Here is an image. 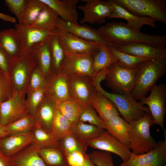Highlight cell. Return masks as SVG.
<instances>
[{
  "mask_svg": "<svg viewBox=\"0 0 166 166\" xmlns=\"http://www.w3.org/2000/svg\"><path fill=\"white\" fill-rule=\"evenodd\" d=\"M0 45L8 54L11 61L23 54L15 29L10 28L0 31Z\"/></svg>",
  "mask_w": 166,
  "mask_h": 166,
  "instance_id": "cell-26",
  "label": "cell"
},
{
  "mask_svg": "<svg viewBox=\"0 0 166 166\" xmlns=\"http://www.w3.org/2000/svg\"><path fill=\"white\" fill-rule=\"evenodd\" d=\"M60 72L69 78L76 76L95 77L92 67L93 56L65 55Z\"/></svg>",
  "mask_w": 166,
  "mask_h": 166,
  "instance_id": "cell-14",
  "label": "cell"
},
{
  "mask_svg": "<svg viewBox=\"0 0 166 166\" xmlns=\"http://www.w3.org/2000/svg\"><path fill=\"white\" fill-rule=\"evenodd\" d=\"M132 14L166 24V0H113Z\"/></svg>",
  "mask_w": 166,
  "mask_h": 166,
  "instance_id": "cell-5",
  "label": "cell"
},
{
  "mask_svg": "<svg viewBox=\"0 0 166 166\" xmlns=\"http://www.w3.org/2000/svg\"><path fill=\"white\" fill-rule=\"evenodd\" d=\"M112 8V13L109 18H121L127 21V25L131 28L138 31L144 25H148L156 28V22L153 18L148 17L136 16L115 3L113 0H109Z\"/></svg>",
  "mask_w": 166,
  "mask_h": 166,
  "instance_id": "cell-20",
  "label": "cell"
},
{
  "mask_svg": "<svg viewBox=\"0 0 166 166\" xmlns=\"http://www.w3.org/2000/svg\"><path fill=\"white\" fill-rule=\"evenodd\" d=\"M49 42L52 58V73H56L60 71L65 57V53L57 34H55L51 37Z\"/></svg>",
  "mask_w": 166,
  "mask_h": 166,
  "instance_id": "cell-35",
  "label": "cell"
},
{
  "mask_svg": "<svg viewBox=\"0 0 166 166\" xmlns=\"http://www.w3.org/2000/svg\"><path fill=\"white\" fill-rule=\"evenodd\" d=\"M53 9L62 20L78 24L77 5L79 0H41Z\"/></svg>",
  "mask_w": 166,
  "mask_h": 166,
  "instance_id": "cell-22",
  "label": "cell"
},
{
  "mask_svg": "<svg viewBox=\"0 0 166 166\" xmlns=\"http://www.w3.org/2000/svg\"><path fill=\"white\" fill-rule=\"evenodd\" d=\"M39 154L48 166H68L66 156L61 148H39Z\"/></svg>",
  "mask_w": 166,
  "mask_h": 166,
  "instance_id": "cell-32",
  "label": "cell"
},
{
  "mask_svg": "<svg viewBox=\"0 0 166 166\" xmlns=\"http://www.w3.org/2000/svg\"><path fill=\"white\" fill-rule=\"evenodd\" d=\"M31 133L32 144L39 148L50 147L60 148L59 140L51 132L45 130L37 123Z\"/></svg>",
  "mask_w": 166,
  "mask_h": 166,
  "instance_id": "cell-31",
  "label": "cell"
},
{
  "mask_svg": "<svg viewBox=\"0 0 166 166\" xmlns=\"http://www.w3.org/2000/svg\"><path fill=\"white\" fill-rule=\"evenodd\" d=\"M87 156L96 166H115L110 152L94 151L87 154Z\"/></svg>",
  "mask_w": 166,
  "mask_h": 166,
  "instance_id": "cell-45",
  "label": "cell"
},
{
  "mask_svg": "<svg viewBox=\"0 0 166 166\" xmlns=\"http://www.w3.org/2000/svg\"><path fill=\"white\" fill-rule=\"evenodd\" d=\"M37 65L36 61L31 53H24L11 61L9 74L14 92L24 95L26 94L30 77Z\"/></svg>",
  "mask_w": 166,
  "mask_h": 166,
  "instance_id": "cell-6",
  "label": "cell"
},
{
  "mask_svg": "<svg viewBox=\"0 0 166 166\" xmlns=\"http://www.w3.org/2000/svg\"><path fill=\"white\" fill-rule=\"evenodd\" d=\"M46 94L45 88L34 90L26 94V103L29 114L34 116L37 107Z\"/></svg>",
  "mask_w": 166,
  "mask_h": 166,
  "instance_id": "cell-42",
  "label": "cell"
},
{
  "mask_svg": "<svg viewBox=\"0 0 166 166\" xmlns=\"http://www.w3.org/2000/svg\"><path fill=\"white\" fill-rule=\"evenodd\" d=\"M106 72V69H105L97 74L93 77L94 85L97 89L113 104L120 115L125 121L129 123L150 113L148 107L135 100L131 94L110 93L104 89L101 86V82L105 79Z\"/></svg>",
  "mask_w": 166,
  "mask_h": 166,
  "instance_id": "cell-2",
  "label": "cell"
},
{
  "mask_svg": "<svg viewBox=\"0 0 166 166\" xmlns=\"http://www.w3.org/2000/svg\"><path fill=\"white\" fill-rule=\"evenodd\" d=\"M36 123L34 117L28 114L6 126L10 135L31 132Z\"/></svg>",
  "mask_w": 166,
  "mask_h": 166,
  "instance_id": "cell-39",
  "label": "cell"
},
{
  "mask_svg": "<svg viewBox=\"0 0 166 166\" xmlns=\"http://www.w3.org/2000/svg\"><path fill=\"white\" fill-rule=\"evenodd\" d=\"M59 17L53 9L46 5L30 26L56 34L58 29Z\"/></svg>",
  "mask_w": 166,
  "mask_h": 166,
  "instance_id": "cell-29",
  "label": "cell"
},
{
  "mask_svg": "<svg viewBox=\"0 0 166 166\" xmlns=\"http://www.w3.org/2000/svg\"><path fill=\"white\" fill-rule=\"evenodd\" d=\"M15 27L23 54L31 53L34 48L49 40L55 34L19 23Z\"/></svg>",
  "mask_w": 166,
  "mask_h": 166,
  "instance_id": "cell-13",
  "label": "cell"
},
{
  "mask_svg": "<svg viewBox=\"0 0 166 166\" xmlns=\"http://www.w3.org/2000/svg\"><path fill=\"white\" fill-rule=\"evenodd\" d=\"M59 30L69 33L83 39L96 42L101 46L109 44L101 37L97 29L85 25L66 22L59 17L57 19Z\"/></svg>",
  "mask_w": 166,
  "mask_h": 166,
  "instance_id": "cell-19",
  "label": "cell"
},
{
  "mask_svg": "<svg viewBox=\"0 0 166 166\" xmlns=\"http://www.w3.org/2000/svg\"><path fill=\"white\" fill-rule=\"evenodd\" d=\"M136 69L124 68L118 62L112 64L107 68L105 76L107 85L116 93L131 94L135 85Z\"/></svg>",
  "mask_w": 166,
  "mask_h": 166,
  "instance_id": "cell-7",
  "label": "cell"
},
{
  "mask_svg": "<svg viewBox=\"0 0 166 166\" xmlns=\"http://www.w3.org/2000/svg\"><path fill=\"white\" fill-rule=\"evenodd\" d=\"M80 166H96L90 160L88 156L85 162Z\"/></svg>",
  "mask_w": 166,
  "mask_h": 166,
  "instance_id": "cell-52",
  "label": "cell"
},
{
  "mask_svg": "<svg viewBox=\"0 0 166 166\" xmlns=\"http://www.w3.org/2000/svg\"><path fill=\"white\" fill-rule=\"evenodd\" d=\"M78 121L83 123L88 122L106 130L104 122L99 117L96 112L90 104L81 106Z\"/></svg>",
  "mask_w": 166,
  "mask_h": 166,
  "instance_id": "cell-41",
  "label": "cell"
},
{
  "mask_svg": "<svg viewBox=\"0 0 166 166\" xmlns=\"http://www.w3.org/2000/svg\"><path fill=\"white\" fill-rule=\"evenodd\" d=\"M46 84L47 78L37 65L30 77L26 94L34 90L45 88Z\"/></svg>",
  "mask_w": 166,
  "mask_h": 166,
  "instance_id": "cell-44",
  "label": "cell"
},
{
  "mask_svg": "<svg viewBox=\"0 0 166 166\" xmlns=\"http://www.w3.org/2000/svg\"><path fill=\"white\" fill-rule=\"evenodd\" d=\"M97 30L102 38L109 43L121 44L130 42H139L160 47H165L166 45V35L144 33L122 22L108 23Z\"/></svg>",
  "mask_w": 166,
  "mask_h": 166,
  "instance_id": "cell-1",
  "label": "cell"
},
{
  "mask_svg": "<svg viewBox=\"0 0 166 166\" xmlns=\"http://www.w3.org/2000/svg\"><path fill=\"white\" fill-rule=\"evenodd\" d=\"M0 19L2 20L13 23L16 22V19L13 17L0 12Z\"/></svg>",
  "mask_w": 166,
  "mask_h": 166,
  "instance_id": "cell-50",
  "label": "cell"
},
{
  "mask_svg": "<svg viewBox=\"0 0 166 166\" xmlns=\"http://www.w3.org/2000/svg\"><path fill=\"white\" fill-rule=\"evenodd\" d=\"M164 138L157 142L152 149L141 154L132 153L128 160L120 166H166V130Z\"/></svg>",
  "mask_w": 166,
  "mask_h": 166,
  "instance_id": "cell-10",
  "label": "cell"
},
{
  "mask_svg": "<svg viewBox=\"0 0 166 166\" xmlns=\"http://www.w3.org/2000/svg\"><path fill=\"white\" fill-rule=\"evenodd\" d=\"M108 45L122 52L142 58L152 59L166 57L165 47L139 42H130L121 44L110 43Z\"/></svg>",
  "mask_w": 166,
  "mask_h": 166,
  "instance_id": "cell-17",
  "label": "cell"
},
{
  "mask_svg": "<svg viewBox=\"0 0 166 166\" xmlns=\"http://www.w3.org/2000/svg\"><path fill=\"white\" fill-rule=\"evenodd\" d=\"M118 61L117 58L107 50V45L101 46L93 56L92 67L96 74Z\"/></svg>",
  "mask_w": 166,
  "mask_h": 166,
  "instance_id": "cell-33",
  "label": "cell"
},
{
  "mask_svg": "<svg viewBox=\"0 0 166 166\" xmlns=\"http://www.w3.org/2000/svg\"><path fill=\"white\" fill-rule=\"evenodd\" d=\"M93 77L80 76L69 78L70 95L72 99L81 106L90 104L92 96L97 91Z\"/></svg>",
  "mask_w": 166,
  "mask_h": 166,
  "instance_id": "cell-15",
  "label": "cell"
},
{
  "mask_svg": "<svg viewBox=\"0 0 166 166\" xmlns=\"http://www.w3.org/2000/svg\"><path fill=\"white\" fill-rule=\"evenodd\" d=\"M104 122L106 131L129 148V123L125 121L120 115L115 116Z\"/></svg>",
  "mask_w": 166,
  "mask_h": 166,
  "instance_id": "cell-28",
  "label": "cell"
},
{
  "mask_svg": "<svg viewBox=\"0 0 166 166\" xmlns=\"http://www.w3.org/2000/svg\"><path fill=\"white\" fill-rule=\"evenodd\" d=\"M129 124V148L132 153L142 154L150 151L156 146L157 142L150 134V128L154 123L150 113Z\"/></svg>",
  "mask_w": 166,
  "mask_h": 166,
  "instance_id": "cell-4",
  "label": "cell"
},
{
  "mask_svg": "<svg viewBox=\"0 0 166 166\" xmlns=\"http://www.w3.org/2000/svg\"><path fill=\"white\" fill-rule=\"evenodd\" d=\"M29 0H6L5 4L10 11L17 17L20 18Z\"/></svg>",
  "mask_w": 166,
  "mask_h": 166,
  "instance_id": "cell-46",
  "label": "cell"
},
{
  "mask_svg": "<svg viewBox=\"0 0 166 166\" xmlns=\"http://www.w3.org/2000/svg\"><path fill=\"white\" fill-rule=\"evenodd\" d=\"M81 106L73 99L57 103L56 109L71 123L78 121Z\"/></svg>",
  "mask_w": 166,
  "mask_h": 166,
  "instance_id": "cell-38",
  "label": "cell"
},
{
  "mask_svg": "<svg viewBox=\"0 0 166 166\" xmlns=\"http://www.w3.org/2000/svg\"><path fill=\"white\" fill-rule=\"evenodd\" d=\"M31 53L37 65L47 78L52 73V58L49 39L34 48Z\"/></svg>",
  "mask_w": 166,
  "mask_h": 166,
  "instance_id": "cell-27",
  "label": "cell"
},
{
  "mask_svg": "<svg viewBox=\"0 0 166 166\" xmlns=\"http://www.w3.org/2000/svg\"><path fill=\"white\" fill-rule=\"evenodd\" d=\"M31 132L9 135L0 140V149L10 157L33 144Z\"/></svg>",
  "mask_w": 166,
  "mask_h": 166,
  "instance_id": "cell-21",
  "label": "cell"
},
{
  "mask_svg": "<svg viewBox=\"0 0 166 166\" xmlns=\"http://www.w3.org/2000/svg\"><path fill=\"white\" fill-rule=\"evenodd\" d=\"M9 135L6 126L0 124V140Z\"/></svg>",
  "mask_w": 166,
  "mask_h": 166,
  "instance_id": "cell-51",
  "label": "cell"
},
{
  "mask_svg": "<svg viewBox=\"0 0 166 166\" xmlns=\"http://www.w3.org/2000/svg\"><path fill=\"white\" fill-rule=\"evenodd\" d=\"M68 166H80L85 162L87 157L86 153L75 151L66 156Z\"/></svg>",
  "mask_w": 166,
  "mask_h": 166,
  "instance_id": "cell-47",
  "label": "cell"
},
{
  "mask_svg": "<svg viewBox=\"0 0 166 166\" xmlns=\"http://www.w3.org/2000/svg\"><path fill=\"white\" fill-rule=\"evenodd\" d=\"M71 123L57 109L53 120L50 132L59 140L71 133Z\"/></svg>",
  "mask_w": 166,
  "mask_h": 166,
  "instance_id": "cell-37",
  "label": "cell"
},
{
  "mask_svg": "<svg viewBox=\"0 0 166 166\" xmlns=\"http://www.w3.org/2000/svg\"></svg>",
  "mask_w": 166,
  "mask_h": 166,
  "instance_id": "cell-54",
  "label": "cell"
},
{
  "mask_svg": "<svg viewBox=\"0 0 166 166\" xmlns=\"http://www.w3.org/2000/svg\"><path fill=\"white\" fill-rule=\"evenodd\" d=\"M90 105L104 122L120 115L113 104L97 90L92 96Z\"/></svg>",
  "mask_w": 166,
  "mask_h": 166,
  "instance_id": "cell-25",
  "label": "cell"
},
{
  "mask_svg": "<svg viewBox=\"0 0 166 166\" xmlns=\"http://www.w3.org/2000/svg\"><path fill=\"white\" fill-rule=\"evenodd\" d=\"M105 130L79 121L71 123V132L85 144L101 134ZM88 145V144H87Z\"/></svg>",
  "mask_w": 166,
  "mask_h": 166,
  "instance_id": "cell-30",
  "label": "cell"
},
{
  "mask_svg": "<svg viewBox=\"0 0 166 166\" xmlns=\"http://www.w3.org/2000/svg\"><path fill=\"white\" fill-rule=\"evenodd\" d=\"M88 146L102 151L114 153L127 161L132 153L129 147L124 145L105 130L100 136L87 142Z\"/></svg>",
  "mask_w": 166,
  "mask_h": 166,
  "instance_id": "cell-16",
  "label": "cell"
},
{
  "mask_svg": "<svg viewBox=\"0 0 166 166\" xmlns=\"http://www.w3.org/2000/svg\"><path fill=\"white\" fill-rule=\"evenodd\" d=\"M46 4L41 0H29L18 23L30 26L34 22Z\"/></svg>",
  "mask_w": 166,
  "mask_h": 166,
  "instance_id": "cell-34",
  "label": "cell"
},
{
  "mask_svg": "<svg viewBox=\"0 0 166 166\" xmlns=\"http://www.w3.org/2000/svg\"><path fill=\"white\" fill-rule=\"evenodd\" d=\"M166 73V57L150 59L136 69L134 87L131 95L137 101L145 96Z\"/></svg>",
  "mask_w": 166,
  "mask_h": 166,
  "instance_id": "cell-3",
  "label": "cell"
},
{
  "mask_svg": "<svg viewBox=\"0 0 166 166\" xmlns=\"http://www.w3.org/2000/svg\"><path fill=\"white\" fill-rule=\"evenodd\" d=\"M86 4L77 6V8L83 12L84 15L80 21L83 24L104 23L106 18H109L112 13V8L109 0H82Z\"/></svg>",
  "mask_w": 166,
  "mask_h": 166,
  "instance_id": "cell-12",
  "label": "cell"
},
{
  "mask_svg": "<svg viewBox=\"0 0 166 166\" xmlns=\"http://www.w3.org/2000/svg\"><path fill=\"white\" fill-rule=\"evenodd\" d=\"M28 114L25 95L14 92L12 97L0 104V124L7 125Z\"/></svg>",
  "mask_w": 166,
  "mask_h": 166,
  "instance_id": "cell-11",
  "label": "cell"
},
{
  "mask_svg": "<svg viewBox=\"0 0 166 166\" xmlns=\"http://www.w3.org/2000/svg\"><path fill=\"white\" fill-rule=\"evenodd\" d=\"M0 166H12L10 157L6 155L0 149Z\"/></svg>",
  "mask_w": 166,
  "mask_h": 166,
  "instance_id": "cell-49",
  "label": "cell"
},
{
  "mask_svg": "<svg viewBox=\"0 0 166 166\" xmlns=\"http://www.w3.org/2000/svg\"><path fill=\"white\" fill-rule=\"evenodd\" d=\"M14 92L9 73L0 70V104L12 97Z\"/></svg>",
  "mask_w": 166,
  "mask_h": 166,
  "instance_id": "cell-43",
  "label": "cell"
},
{
  "mask_svg": "<svg viewBox=\"0 0 166 166\" xmlns=\"http://www.w3.org/2000/svg\"><path fill=\"white\" fill-rule=\"evenodd\" d=\"M149 95L140 98V102L143 105H147L154 124L159 125L164 131V118L166 108V86L161 84L155 85L150 90Z\"/></svg>",
  "mask_w": 166,
  "mask_h": 166,
  "instance_id": "cell-8",
  "label": "cell"
},
{
  "mask_svg": "<svg viewBox=\"0 0 166 166\" xmlns=\"http://www.w3.org/2000/svg\"><path fill=\"white\" fill-rule=\"evenodd\" d=\"M56 102L46 94L37 107L34 116L38 124L50 132L56 110Z\"/></svg>",
  "mask_w": 166,
  "mask_h": 166,
  "instance_id": "cell-23",
  "label": "cell"
},
{
  "mask_svg": "<svg viewBox=\"0 0 166 166\" xmlns=\"http://www.w3.org/2000/svg\"><path fill=\"white\" fill-rule=\"evenodd\" d=\"M56 34L65 55L93 56L101 46L96 42L83 39L71 33L59 30Z\"/></svg>",
  "mask_w": 166,
  "mask_h": 166,
  "instance_id": "cell-9",
  "label": "cell"
},
{
  "mask_svg": "<svg viewBox=\"0 0 166 166\" xmlns=\"http://www.w3.org/2000/svg\"><path fill=\"white\" fill-rule=\"evenodd\" d=\"M46 78V94L56 103L73 99L69 91V77L67 75L59 72L52 73Z\"/></svg>",
  "mask_w": 166,
  "mask_h": 166,
  "instance_id": "cell-18",
  "label": "cell"
},
{
  "mask_svg": "<svg viewBox=\"0 0 166 166\" xmlns=\"http://www.w3.org/2000/svg\"><path fill=\"white\" fill-rule=\"evenodd\" d=\"M60 148L65 156L75 151L86 153L88 145L84 143L71 132L59 140Z\"/></svg>",
  "mask_w": 166,
  "mask_h": 166,
  "instance_id": "cell-40",
  "label": "cell"
},
{
  "mask_svg": "<svg viewBox=\"0 0 166 166\" xmlns=\"http://www.w3.org/2000/svg\"><path fill=\"white\" fill-rule=\"evenodd\" d=\"M39 148L32 144L10 158L12 165L48 166L40 156Z\"/></svg>",
  "mask_w": 166,
  "mask_h": 166,
  "instance_id": "cell-24",
  "label": "cell"
},
{
  "mask_svg": "<svg viewBox=\"0 0 166 166\" xmlns=\"http://www.w3.org/2000/svg\"><path fill=\"white\" fill-rule=\"evenodd\" d=\"M108 50L118 60L121 66L130 69H136L143 62L149 59L135 56L119 51L109 45H107Z\"/></svg>",
  "mask_w": 166,
  "mask_h": 166,
  "instance_id": "cell-36",
  "label": "cell"
},
{
  "mask_svg": "<svg viewBox=\"0 0 166 166\" xmlns=\"http://www.w3.org/2000/svg\"><path fill=\"white\" fill-rule=\"evenodd\" d=\"M11 61V59L8 54L0 45V70L9 73Z\"/></svg>",
  "mask_w": 166,
  "mask_h": 166,
  "instance_id": "cell-48",
  "label": "cell"
},
{
  "mask_svg": "<svg viewBox=\"0 0 166 166\" xmlns=\"http://www.w3.org/2000/svg\"></svg>",
  "mask_w": 166,
  "mask_h": 166,
  "instance_id": "cell-53",
  "label": "cell"
}]
</instances>
